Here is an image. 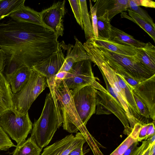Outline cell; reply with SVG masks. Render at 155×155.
<instances>
[{"instance_id": "obj_16", "label": "cell", "mask_w": 155, "mask_h": 155, "mask_svg": "<svg viewBox=\"0 0 155 155\" xmlns=\"http://www.w3.org/2000/svg\"><path fill=\"white\" fill-rule=\"evenodd\" d=\"M90 40L97 46L117 54L129 56H134L136 54L135 48L130 46L120 44L109 39L94 36Z\"/></svg>"}, {"instance_id": "obj_22", "label": "cell", "mask_w": 155, "mask_h": 155, "mask_svg": "<svg viewBox=\"0 0 155 155\" xmlns=\"http://www.w3.org/2000/svg\"><path fill=\"white\" fill-rule=\"evenodd\" d=\"M74 38L75 40L74 45L69 44L66 48L67 51L65 59L74 63L84 60L90 59L83 44L75 36Z\"/></svg>"}, {"instance_id": "obj_38", "label": "cell", "mask_w": 155, "mask_h": 155, "mask_svg": "<svg viewBox=\"0 0 155 155\" xmlns=\"http://www.w3.org/2000/svg\"><path fill=\"white\" fill-rule=\"evenodd\" d=\"M67 72L62 71L58 72L54 76L53 81H63L65 78Z\"/></svg>"}, {"instance_id": "obj_8", "label": "cell", "mask_w": 155, "mask_h": 155, "mask_svg": "<svg viewBox=\"0 0 155 155\" xmlns=\"http://www.w3.org/2000/svg\"><path fill=\"white\" fill-rule=\"evenodd\" d=\"M32 124L28 112L25 115L17 116L11 110L0 116V125L3 130L18 145L26 140L32 130Z\"/></svg>"}, {"instance_id": "obj_36", "label": "cell", "mask_w": 155, "mask_h": 155, "mask_svg": "<svg viewBox=\"0 0 155 155\" xmlns=\"http://www.w3.org/2000/svg\"><path fill=\"white\" fill-rule=\"evenodd\" d=\"M84 144V143H82L73 149L70 152L68 155H85L86 153L83 149Z\"/></svg>"}, {"instance_id": "obj_35", "label": "cell", "mask_w": 155, "mask_h": 155, "mask_svg": "<svg viewBox=\"0 0 155 155\" xmlns=\"http://www.w3.org/2000/svg\"><path fill=\"white\" fill-rule=\"evenodd\" d=\"M137 5L147 7L155 8V2L151 0H134Z\"/></svg>"}, {"instance_id": "obj_11", "label": "cell", "mask_w": 155, "mask_h": 155, "mask_svg": "<svg viewBox=\"0 0 155 155\" xmlns=\"http://www.w3.org/2000/svg\"><path fill=\"white\" fill-rule=\"evenodd\" d=\"M65 3V0L59 1L40 12L42 21L54 31L58 37L64 34L63 18L66 13Z\"/></svg>"}, {"instance_id": "obj_25", "label": "cell", "mask_w": 155, "mask_h": 155, "mask_svg": "<svg viewBox=\"0 0 155 155\" xmlns=\"http://www.w3.org/2000/svg\"><path fill=\"white\" fill-rule=\"evenodd\" d=\"M142 124L140 122L137 123L130 134L110 155H123L133 143L138 141V136Z\"/></svg>"}, {"instance_id": "obj_30", "label": "cell", "mask_w": 155, "mask_h": 155, "mask_svg": "<svg viewBox=\"0 0 155 155\" xmlns=\"http://www.w3.org/2000/svg\"><path fill=\"white\" fill-rule=\"evenodd\" d=\"M74 17L78 24L83 29L82 14L79 0H68Z\"/></svg>"}, {"instance_id": "obj_3", "label": "cell", "mask_w": 155, "mask_h": 155, "mask_svg": "<svg viewBox=\"0 0 155 155\" xmlns=\"http://www.w3.org/2000/svg\"><path fill=\"white\" fill-rule=\"evenodd\" d=\"M54 85L63 117V129L71 133H77L80 131L90 148L95 147L98 142L82 122L75 107L71 91L64 81H54Z\"/></svg>"}, {"instance_id": "obj_26", "label": "cell", "mask_w": 155, "mask_h": 155, "mask_svg": "<svg viewBox=\"0 0 155 155\" xmlns=\"http://www.w3.org/2000/svg\"><path fill=\"white\" fill-rule=\"evenodd\" d=\"M25 0H0V20L24 5Z\"/></svg>"}, {"instance_id": "obj_4", "label": "cell", "mask_w": 155, "mask_h": 155, "mask_svg": "<svg viewBox=\"0 0 155 155\" xmlns=\"http://www.w3.org/2000/svg\"><path fill=\"white\" fill-rule=\"evenodd\" d=\"M96 45L101 51L108 64L132 87L136 86L139 82L148 79L155 74L134 56L117 54Z\"/></svg>"}, {"instance_id": "obj_27", "label": "cell", "mask_w": 155, "mask_h": 155, "mask_svg": "<svg viewBox=\"0 0 155 155\" xmlns=\"http://www.w3.org/2000/svg\"><path fill=\"white\" fill-rule=\"evenodd\" d=\"M98 38L109 39L111 25L108 18V12L105 10L103 15L97 17Z\"/></svg>"}, {"instance_id": "obj_6", "label": "cell", "mask_w": 155, "mask_h": 155, "mask_svg": "<svg viewBox=\"0 0 155 155\" xmlns=\"http://www.w3.org/2000/svg\"><path fill=\"white\" fill-rule=\"evenodd\" d=\"M48 87L46 78L32 69L27 81L19 92L12 94L11 110L15 115L23 116L27 112L38 95Z\"/></svg>"}, {"instance_id": "obj_21", "label": "cell", "mask_w": 155, "mask_h": 155, "mask_svg": "<svg viewBox=\"0 0 155 155\" xmlns=\"http://www.w3.org/2000/svg\"><path fill=\"white\" fill-rule=\"evenodd\" d=\"M32 69L23 65L16 71L8 80L13 94L20 91L29 78Z\"/></svg>"}, {"instance_id": "obj_7", "label": "cell", "mask_w": 155, "mask_h": 155, "mask_svg": "<svg viewBox=\"0 0 155 155\" xmlns=\"http://www.w3.org/2000/svg\"><path fill=\"white\" fill-rule=\"evenodd\" d=\"M92 86L97 90L96 93L97 107L95 113L97 115L113 114L124 125V134L128 136L132 129L130 126L125 113L120 104L96 80Z\"/></svg>"}, {"instance_id": "obj_37", "label": "cell", "mask_w": 155, "mask_h": 155, "mask_svg": "<svg viewBox=\"0 0 155 155\" xmlns=\"http://www.w3.org/2000/svg\"><path fill=\"white\" fill-rule=\"evenodd\" d=\"M6 58V54L2 49H0V71H3Z\"/></svg>"}, {"instance_id": "obj_19", "label": "cell", "mask_w": 155, "mask_h": 155, "mask_svg": "<svg viewBox=\"0 0 155 155\" xmlns=\"http://www.w3.org/2000/svg\"><path fill=\"white\" fill-rule=\"evenodd\" d=\"M8 17L47 27L42 21L40 12L25 6V5L11 14Z\"/></svg>"}, {"instance_id": "obj_14", "label": "cell", "mask_w": 155, "mask_h": 155, "mask_svg": "<svg viewBox=\"0 0 155 155\" xmlns=\"http://www.w3.org/2000/svg\"><path fill=\"white\" fill-rule=\"evenodd\" d=\"M132 91L145 104L150 114V118L155 120V74L140 82Z\"/></svg>"}, {"instance_id": "obj_15", "label": "cell", "mask_w": 155, "mask_h": 155, "mask_svg": "<svg viewBox=\"0 0 155 155\" xmlns=\"http://www.w3.org/2000/svg\"><path fill=\"white\" fill-rule=\"evenodd\" d=\"M93 6L97 8V17L107 10L110 21L116 15L129 8V0H97Z\"/></svg>"}, {"instance_id": "obj_5", "label": "cell", "mask_w": 155, "mask_h": 155, "mask_svg": "<svg viewBox=\"0 0 155 155\" xmlns=\"http://www.w3.org/2000/svg\"><path fill=\"white\" fill-rule=\"evenodd\" d=\"M83 45L91 62L98 67L113 90L125 113L130 127L132 129L139 121L134 116L129 107L125 95L119 85L116 73L108 64L101 51L92 41H87Z\"/></svg>"}, {"instance_id": "obj_29", "label": "cell", "mask_w": 155, "mask_h": 155, "mask_svg": "<svg viewBox=\"0 0 155 155\" xmlns=\"http://www.w3.org/2000/svg\"><path fill=\"white\" fill-rule=\"evenodd\" d=\"M129 8L128 9L138 14L155 28L153 21L148 13L140 6L136 5L134 0H129Z\"/></svg>"}, {"instance_id": "obj_2", "label": "cell", "mask_w": 155, "mask_h": 155, "mask_svg": "<svg viewBox=\"0 0 155 155\" xmlns=\"http://www.w3.org/2000/svg\"><path fill=\"white\" fill-rule=\"evenodd\" d=\"M48 85L50 92L47 94L40 117L32 125L30 137L42 149L48 144L63 122L54 85Z\"/></svg>"}, {"instance_id": "obj_18", "label": "cell", "mask_w": 155, "mask_h": 155, "mask_svg": "<svg viewBox=\"0 0 155 155\" xmlns=\"http://www.w3.org/2000/svg\"><path fill=\"white\" fill-rule=\"evenodd\" d=\"M12 94L8 81L0 71V116L12 109Z\"/></svg>"}, {"instance_id": "obj_32", "label": "cell", "mask_w": 155, "mask_h": 155, "mask_svg": "<svg viewBox=\"0 0 155 155\" xmlns=\"http://www.w3.org/2000/svg\"><path fill=\"white\" fill-rule=\"evenodd\" d=\"M90 8L91 18V25L94 36L95 37H98L97 29V10L96 8L92 5L91 0H90Z\"/></svg>"}, {"instance_id": "obj_33", "label": "cell", "mask_w": 155, "mask_h": 155, "mask_svg": "<svg viewBox=\"0 0 155 155\" xmlns=\"http://www.w3.org/2000/svg\"><path fill=\"white\" fill-rule=\"evenodd\" d=\"M132 92L140 115L146 118H150L149 112L145 104L132 91Z\"/></svg>"}, {"instance_id": "obj_9", "label": "cell", "mask_w": 155, "mask_h": 155, "mask_svg": "<svg viewBox=\"0 0 155 155\" xmlns=\"http://www.w3.org/2000/svg\"><path fill=\"white\" fill-rule=\"evenodd\" d=\"M97 91L92 85H88L71 91L79 117L85 126L91 116L95 113Z\"/></svg>"}, {"instance_id": "obj_13", "label": "cell", "mask_w": 155, "mask_h": 155, "mask_svg": "<svg viewBox=\"0 0 155 155\" xmlns=\"http://www.w3.org/2000/svg\"><path fill=\"white\" fill-rule=\"evenodd\" d=\"M86 142L81 132L77 133L75 136L71 134L47 146L41 155H68L73 149Z\"/></svg>"}, {"instance_id": "obj_34", "label": "cell", "mask_w": 155, "mask_h": 155, "mask_svg": "<svg viewBox=\"0 0 155 155\" xmlns=\"http://www.w3.org/2000/svg\"><path fill=\"white\" fill-rule=\"evenodd\" d=\"M149 123L143 124L139 131L137 137V141L140 142L143 140H146L147 129Z\"/></svg>"}, {"instance_id": "obj_1", "label": "cell", "mask_w": 155, "mask_h": 155, "mask_svg": "<svg viewBox=\"0 0 155 155\" xmlns=\"http://www.w3.org/2000/svg\"><path fill=\"white\" fill-rule=\"evenodd\" d=\"M51 29L12 18L0 23V49L5 52L24 48L43 60L56 52L60 43Z\"/></svg>"}, {"instance_id": "obj_10", "label": "cell", "mask_w": 155, "mask_h": 155, "mask_svg": "<svg viewBox=\"0 0 155 155\" xmlns=\"http://www.w3.org/2000/svg\"><path fill=\"white\" fill-rule=\"evenodd\" d=\"M90 59L75 62L64 80L71 91L88 85H92L96 80Z\"/></svg>"}, {"instance_id": "obj_39", "label": "cell", "mask_w": 155, "mask_h": 155, "mask_svg": "<svg viewBox=\"0 0 155 155\" xmlns=\"http://www.w3.org/2000/svg\"><path fill=\"white\" fill-rule=\"evenodd\" d=\"M154 134L155 127L154 124L153 122L149 123L147 133V138H148Z\"/></svg>"}, {"instance_id": "obj_23", "label": "cell", "mask_w": 155, "mask_h": 155, "mask_svg": "<svg viewBox=\"0 0 155 155\" xmlns=\"http://www.w3.org/2000/svg\"><path fill=\"white\" fill-rule=\"evenodd\" d=\"M15 147L12 155H40L42 150L31 137Z\"/></svg>"}, {"instance_id": "obj_20", "label": "cell", "mask_w": 155, "mask_h": 155, "mask_svg": "<svg viewBox=\"0 0 155 155\" xmlns=\"http://www.w3.org/2000/svg\"><path fill=\"white\" fill-rule=\"evenodd\" d=\"M109 40L117 43L130 46L135 48L143 47L146 43L137 40L133 36L112 25L111 27Z\"/></svg>"}, {"instance_id": "obj_31", "label": "cell", "mask_w": 155, "mask_h": 155, "mask_svg": "<svg viewBox=\"0 0 155 155\" xmlns=\"http://www.w3.org/2000/svg\"><path fill=\"white\" fill-rule=\"evenodd\" d=\"M16 147L0 125V150L6 151Z\"/></svg>"}, {"instance_id": "obj_24", "label": "cell", "mask_w": 155, "mask_h": 155, "mask_svg": "<svg viewBox=\"0 0 155 155\" xmlns=\"http://www.w3.org/2000/svg\"><path fill=\"white\" fill-rule=\"evenodd\" d=\"M128 15L122 13L121 18H125L133 21L143 29L155 41V28L137 14L127 9Z\"/></svg>"}, {"instance_id": "obj_28", "label": "cell", "mask_w": 155, "mask_h": 155, "mask_svg": "<svg viewBox=\"0 0 155 155\" xmlns=\"http://www.w3.org/2000/svg\"><path fill=\"white\" fill-rule=\"evenodd\" d=\"M85 38L87 40L94 37L90 16L88 11L86 1L79 0Z\"/></svg>"}, {"instance_id": "obj_12", "label": "cell", "mask_w": 155, "mask_h": 155, "mask_svg": "<svg viewBox=\"0 0 155 155\" xmlns=\"http://www.w3.org/2000/svg\"><path fill=\"white\" fill-rule=\"evenodd\" d=\"M62 45L57 51L48 58L35 64L31 69L45 77L47 82L52 83L55 75L59 71L65 61Z\"/></svg>"}, {"instance_id": "obj_40", "label": "cell", "mask_w": 155, "mask_h": 155, "mask_svg": "<svg viewBox=\"0 0 155 155\" xmlns=\"http://www.w3.org/2000/svg\"><path fill=\"white\" fill-rule=\"evenodd\" d=\"M155 142L150 143L148 146L144 153L143 155H152V148L154 145H155Z\"/></svg>"}, {"instance_id": "obj_17", "label": "cell", "mask_w": 155, "mask_h": 155, "mask_svg": "<svg viewBox=\"0 0 155 155\" xmlns=\"http://www.w3.org/2000/svg\"><path fill=\"white\" fill-rule=\"evenodd\" d=\"M136 54L134 56L142 65L155 73V47L150 42L143 48H135Z\"/></svg>"}]
</instances>
